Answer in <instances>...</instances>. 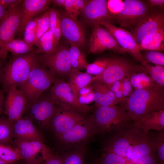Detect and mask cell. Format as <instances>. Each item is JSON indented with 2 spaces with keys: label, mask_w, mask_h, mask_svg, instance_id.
Here are the masks:
<instances>
[{
  "label": "cell",
  "mask_w": 164,
  "mask_h": 164,
  "mask_svg": "<svg viewBox=\"0 0 164 164\" xmlns=\"http://www.w3.org/2000/svg\"><path fill=\"white\" fill-rule=\"evenodd\" d=\"M164 27L163 13L152 10L131 30V33L139 45L148 42L157 32Z\"/></svg>",
  "instance_id": "cell-10"
},
{
  "label": "cell",
  "mask_w": 164,
  "mask_h": 164,
  "mask_svg": "<svg viewBox=\"0 0 164 164\" xmlns=\"http://www.w3.org/2000/svg\"><path fill=\"white\" fill-rule=\"evenodd\" d=\"M84 155L80 151L68 154L63 159V164H84Z\"/></svg>",
  "instance_id": "cell-43"
},
{
  "label": "cell",
  "mask_w": 164,
  "mask_h": 164,
  "mask_svg": "<svg viewBox=\"0 0 164 164\" xmlns=\"http://www.w3.org/2000/svg\"><path fill=\"white\" fill-rule=\"evenodd\" d=\"M62 35V31L60 24V20L56 27L53 35L55 42L58 46L59 41Z\"/></svg>",
  "instance_id": "cell-50"
},
{
  "label": "cell",
  "mask_w": 164,
  "mask_h": 164,
  "mask_svg": "<svg viewBox=\"0 0 164 164\" xmlns=\"http://www.w3.org/2000/svg\"><path fill=\"white\" fill-rule=\"evenodd\" d=\"M68 77L67 83L75 99L78 101V97L80 91L83 87L91 83L93 77L87 73L72 70Z\"/></svg>",
  "instance_id": "cell-25"
},
{
  "label": "cell",
  "mask_w": 164,
  "mask_h": 164,
  "mask_svg": "<svg viewBox=\"0 0 164 164\" xmlns=\"http://www.w3.org/2000/svg\"><path fill=\"white\" fill-rule=\"evenodd\" d=\"M120 107L128 113L135 124L154 112L164 110V87L157 84L150 88L134 90L120 103Z\"/></svg>",
  "instance_id": "cell-1"
},
{
  "label": "cell",
  "mask_w": 164,
  "mask_h": 164,
  "mask_svg": "<svg viewBox=\"0 0 164 164\" xmlns=\"http://www.w3.org/2000/svg\"><path fill=\"white\" fill-rule=\"evenodd\" d=\"M37 49L35 53H47L53 51L57 46L52 32L48 30L44 33L35 44Z\"/></svg>",
  "instance_id": "cell-28"
},
{
  "label": "cell",
  "mask_w": 164,
  "mask_h": 164,
  "mask_svg": "<svg viewBox=\"0 0 164 164\" xmlns=\"http://www.w3.org/2000/svg\"><path fill=\"white\" fill-rule=\"evenodd\" d=\"M53 84L50 94L56 103L69 105L85 114L91 109L89 106L83 105L75 99L67 82L62 79L56 78Z\"/></svg>",
  "instance_id": "cell-19"
},
{
  "label": "cell",
  "mask_w": 164,
  "mask_h": 164,
  "mask_svg": "<svg viewBox=\"0 0 164 164\" xmlns=\"http://www.w3.org/2000/svg\"><path fill=\"white\" fill-rule=\"evenodd\" d=\"M108 0H87L81 13L85 21L91 24L98 21L106 20L112 23V17L107 7Z\"/></svg>",
  "instance_id": "cell-20"
},
{
  "label": "cell",
  "mask_w": 164,
  "mask_h": 164,
  "mask_svg": "<svg viewBox=\"0 0 164 164\" xmlns=\"http://www.w3.org/2000/svg\"><path fill=\"white\" fill-rule=\"evenodd\" d=\"M38 57L39 63L56 78L69 77L71 72L69 49L63 45L58 44L52 52L43 53Z\"/></svg>",
  "instance_id": "cell-6"
},
{
  "label": "cell",
  "mask_w": 164,
  "mask_h": 164,
  "mask_svg": "<svg viewBox=\"0 0 164 164\" xmlns=\"http://www.w3.org/2000/svg\"><path fill=\"white\" fill-rule=\"evenodd\" d=\"M163 129L158 131L155 135L156 153L160 164H164V132Z\"/></svg>",
  "instance_id": "cell-40"
},
{
  "label": "cell",
  "mask_w": 164,
  "mask_h": 164,
  "mask_svg": "<svg viewBox=\"0 0 164 164\" xmlns=\"http://www.w3.org/2000/svg\"><path fill=\"white\" fill-rule=\"evenodd\" d=\"M144 57L148 63L149 62L156 65L164 67V54L161 52L150 51Z\"/></svg>",
  "instance_id": "cell-41"
},
{
  "label": "cell",
  "mask_w": 164,
  "mask_h": 164,
  "mask_svg": "<svg viewBox=\"0 0 164 164\" xmlns=\"http://www.w3.org/2000/svg\"><path fill=\"white\" fill-rule=\"evenodd\" d=\"M66 0H52L51 3L55 5L60 7H64Z\"/></svg>",
  "instance_id": "cell-55"
},
{
  "label": "cell",
  "mask_w": 164,
  "mask_h": 164,
  "mask_svg": "<svg viewBox=\"0 0 164 164\" xmlns=\"http://www.w3.org/2000/svg\"><path fill=\"white\" fill-rule=\"evenodd\" d=\"M92 30L89 42V52L99 53L111 50L119 53H125L111 34L100 24L93 25Z\"/></svg>",
  "instance_id": "cell-14"
},
{
  "label": "cell",
  "mask_w": 164,
  "mask_h": 164,
  "mask_svg": "<svg viewBox=\"0 0 164 164\" xmlns=\"http://www.w3.org/2000/svg\"><path fill=\"white\" fill-rule=\"evenodd\" d=\"M156 153L155 134L144 132L138 125L133 128L130 147L126 159H129Z\"/></svg>",
  "instance_id": "cell-12"
},
{
  "label": "cell",
  "mask_w": 164,
  "mask_h": 164,
  "mask_svg": "<svg viewBox=\"0 0 164 164\" xmlns=\"http://www.w3.org/2000/svg\"><path fill=\"white\" fill-rule=\"evenodd\" d=\"M147 3L151 8L154 6L162 7L164 5V0H149Z\"/></svg>",
  "instance_id": "cell-52"
},
{
  "label": "cell",
  "mask_w": 164,
  "mask_h": 164,
  "mask_svg": "<svg viewBox=\"0 0 164 164\" xmlns=\"http://www.w3.org/2000/svg\"><path fill=\"white\" fill-rule=\"evenodd\" d=\"M0 158L6 162L14 164L21 157L16 148L9 144H0Z\"/></svg>",
  "instance_id": "cell-32"
},
{
  "label": "cell",
  "mask_w": 164,
  "mask_h": 164,
  "mask_svg": "<svg viewBox=\"0 0 164 164\" xmlns=\"http://www.w3.org/2000/svg\"><path fill=\"white\" fill-rule=\"evenodd\" d=\"M90 116L96 135L115 133L128 127L134 122L127 112L120 106L96 108L93 114Z\"/></svg>",
  "instance_id": "cell-2"
},
{
  "label": "cell",
  "mask_w": 164,
  "mask_h": 164,
  "mask_svg": "<svg viewBox=\"0 0 164 164\" xmlns=\"http://www.w3.org/2000/svg\"><path fill=\"white\" fill-rule=\"evenodd\" d=\"M125 164H135L131 162H130L127 160V162H126Z\"/></svg>",
  "instance_id": "cell-58"
},
{
  "label": "cell",
  "mask_w": 164,
  "mask_h": 164,
  "mask_svg": "<svg viewBox=\"0 0 164 164\" xmlns=\"http://www.w3.org/2000/svg\"><path fill=\"white\" fill-rule=\"evenodd\" d=\"M39 63V57L35 53L15 56L7 64L2 71L1 80L6 91L16 87L27 78L32 69Z\"/></svg>",
  "instance_id": "cell-3"
},
{
  "label": "cell",
  "mask_w": 164,
  "mask_h": 164,
  "mask_svg": "<svg viewBox=\"0 0 164 164\" xmlns=\"http://www.w3.org/2000/svg\"><path fill=\"white\" fill-rule=\"evenodd\" d=\"M50 0H24L22 4L23 16L19 30L24 31L26 24L34 17L48 8Z\"/></svg>",
  "instance_id": "cell-24"
},
{
  "label": "cell",
  "mask_w": 164,
  "mask_h": 164,
  "mask_svg": "<svg viewBox=\"0 0 164 164\" xmlns=\"http://www.w3.org/2000/svg\"><path fill=\"white\" fill-rule=\"evenodd\" d=\"M50 20L49 29L53 35L55 29L60 20V13L54 8L49 10Z\"/></svg>",
  "instance_id": "cell-45"
},
{
  "label": "cell",
  "mask_w": 164,
  "mask_h": 164,
  "mask_svg": "<svg viewBox=\"0 0 164 164\" xmlns=\"http://www.w3.org/2000/svg\"><path fill=\"white\" fill-rule=\"evenodd\" d=\"M5 98L2 92L0 90V114L4 109Z\"/></svg>",
  "instance_id": "cell-53"
},
{
  "label": "cell",
  "mask_w": 164,
  "mask_h": 164,
  "mask_svg": "<svg viewBox=\"0 0 164 164\" xmlns=\"http://www.w3.org/2000/svg\"><path fill=\"white\" fill-rule=\"evenodd\" d=\"M138 46L140 50L164 51V27L157 32L148 42Z\"/></svg>",
  "instance_id": "cell-30"
},
{
  "label": "cell",
  "mask_w": 164,
  "mask_h": 164,
  "mask_svg": "<svg viewBox=\"0 0 164 164\" xmlns=\"http://www.w3.org/2000/svg\"><path fill=\"white\" fill-rule=\"evenodd\" d=\"M87 0H66L64 7L65 14L73 19H77V17L82 12Z\"/></svg>",
  "instance_id": "cell-33"
},
{
  "label": "cell",
  "mask_w": 164,
  "mask_h": 164,
  "mask_svg": "<svg viewBox=\"0 0 164 164\" xmlns=\"http://www.w3.org/2000/svg\"><path fill=\"white\" fill-rule=\"evenodd\" d=\"M32 50L24 40L21 39H14L4 43L1 48V52L6 57L8 52L17 56L30 53Z\"/></svg>",
  "instance_id": "cell-27"
},
{
  "label": "cell",
  "mask_w": 164,
  "mask_h": 164,
  "mask_svg": "<svg viewBox=\"0 0 164 164\" xmlns=\"http://www.w3.org/2000/svg\"><path fill=\"white\" fill-rule=\"evenodd\" d=\"M96 135L94 125L90 116L56 136L63 144L71 145L87 141Z\"/></svg>",
  "instance_id": "cell-15"
},
{
  "label": "cell",
  "mask_w": 164,
  "mask_h": 164,
  "mask_svg": "<svg viewBox=\"0 0 164 164\" xmlns=\"http://www.w3.org/2000/svg\"><path fill=\"white\" fill-rule=\"evenodd\" d=\"M78 101L80 104L84 106L94 101V94L93 88L90 84L81 88L80 91Z\"/></svg>",
  "instance_id": "cell-39"
},
{
  "label": "cell",
  "mask_w": 164,
  "mask_h": 164,
  "mask_svg": "<svg viewBox=\"0 0 164 164\" xmlns=\"http://www.w3.org/2000/svg\"><path fill=\"white\" fill-rule=\"evenodd\" d=\"M104 27L112 35L125 52L130 54L142 64L148 63L142 54L134 37L129 31L118 27L106 20L97 22Z\"/></svg>",
  "instance_id": "cell-9"
},
{
  "label": "cell",
  "mask_w": 164,
  "mask_h": 164,
  "mask_svg": "<svg viewBox=\"0 0 164 164\" xmlns=\"http://www.w3.org/2000/svg\"><path fill=\"white\" fill-rule=\"evenodd\" d=\"M144 72L148 74L158 85L164 86V67L160 66L150 65L146 63L142 64Z\"/></svg>",
  "instance_id": "cell-34"
},
{
  "label": "cell",
  "mask_w": 164,
  "mask_h": 164,
  "mask_svg": "<svg viewBox=\"0 0 164 164\" xmlns=\"http://www.w3.org/2000/svg\"><path fill=\"white\" fill-rule=\"evenodd\" d=\"M60 13V24L62 35L70 45L80 48L86 43L85 32L82 24L77 19Z\"/></svg>",
  "instance_id": "cell-17"
},
{
  "label": "cell",
  "mask_w": 164,
  "mask_h": 164,
  "mask_svg": "<svg viewBox=\"0 0 164 164\" xmlns=\"http://www.w3.org/2000/svg\"><path fill=\"white\" fill-rule=\"evenodd\" d=\"M90 84L93 88L94 101L96 108L114 106L120 103L119 101L116 99L114 93L106 84L99 81H94Z\"/></svg>",
  "instance_id": "cell-23"
},
{
  "label": "cell",
  "mask_w": 164,
  "mask_h": 164,
  "mask_svg": "<svg viewBox=\"0 0 164 164\" xmlns=\"http://www.w3.org/2000/svg\"><path fill=\"white\" fill-rule=\"evenodd\" d=\"M43 164H63V159L52 154L46 159Z\"/></svg>",
  "instance_id": "cell-48"
},
{
  "label": "cell",
  "mask_w": 164,
  "mask_h": 164,
  "mask_svg": "<svg viewBox=\"0 0 164 164\" xmlns=\"http://www.w3.org/2000/svg\"><path fill=\"white\" fill-rule=\"evenodd\" d=\"M138 74L140 78V81L135 90L152 88L157 84L152 78L145 73L139 72L138 73Z\"/></svg>",
  "instance_id": "cell-42"
},
{
  "label": "cell",
  "mask_w": 164,
  "mask_h": 164,
  "mask_svg": "<svg viewBox=\"0 0 164 164\" xmlns=\"http://www.w3.org/2000/svg\"><path fill=\"white\" fill-rule=\"evenodd\" d=\"M113 58H99L93 63L88 64L85 69L86 73L91 75H98L102 73L111 63Z\"/></svg>",
  "instance_id": "cell-35"
},
{
  "label": "cell",
  "mask_w": 164,
  "mask_h": 164,
  "mask_svg": "<svg viewBox=\"0 0 164 164\" xmlns=\"http://www.w3.org/2000/svg\"><path fill=\"white\" fill-rule=\"evenodd\" d=\"M138 73L134 74L128 77L129 81L132 87L135 89L134 90L138 87L140 81V78Z\"/></svg>",
  "instance_id": "cell-49"
},
{
  "label": "cell",
  "mask_w": 164,
  "mask_h": 164,
  "mask_svg": "<svg viewBox=\"0 0 164 164\" xmlns=\"http://www.w3.org/2000/svg\"><path fill=\"white\" fill-rule=\"evenodd\" d=\"M0 164H14L12 163L6 162L0 158Z\"/></svg>",
  "instance_id": "cell-57"
},
{
  "label": "cell",
  "mask_w": 164,
  "mask_h": 164,
  "mask_svg": "<svg viewBox=\"0 0 164 164\" xmlns=\"http://www.w3.org/2000/svg\"><path fill=\"white\" fill-rule=\"evenodd\" d=\"M135 164H160L156 153L127 159Z\"/></svg>",
  "instance_id": "cell-44"
},
{
  "label": "cell",
  "mask_w": 164,
  "mask_h": 164,
  "mask_svg": "<svg viewBox=\"0 0 164 164\" xmlns=\"http://www.w3.org/2000/svg\"><path fill=\"white\" fill-rule=\"evenodd\" d=\"M56 106L54 100L49 96L43 94L32 101L27 104V110L31 119H33L42 127L50 126Z\"/></svg>",
  "instance_id": "cell-11"
},
{
  "label": "cell",
  "mask_w": 164,
  "mask_h": 164,
  "mask_svg": "<svg viewBox=\"0 0 164 164\" xmlns=\"http://www.w3.org/2000/svg\"><path fill=\"white\" fill-rule=\"evenodd\" d=\"M50 20L49 10L41 16L37 17L36 34L35 45L41 36L49 29Z\"/></svg>",
  "instance_id": "cell-37"
},
{
  "label": "cell",
  "mask_w": 164,
  "mask_h": 164,
  "mask_svg": "<svg viewBox=\"0 0 164 164\" xmlns=\"http://www.w3.org/2000/svg\"><path fill=\"white\" fill-rule=\"evenodd\" d=\"M144 132L164 128V110L152 113L143 117L137 125Z\"/></svg>",
  "instance_id": "cell-26"
},
{
  "label": "cell",
  "mask_w": 164,
  "mask_h": 164,
  "mask_svg": "<svg viewBox=\"0 0 164 164\" xmlns=\"http://www.w3.org/2000/svg\"><path fill=\"white\" fill-rule=\"evenodd\" d=\"M13 142L14 146L19 151L21 159L27 164H39L52 154L43 142L14 139Z\"/></svg>",
  "instance_id": "cell-13"
},
{
  "label": "cell",
  "mask_w": 164,
  "mask_h": 164,
  "mask_svg": "<svg viewBox=\"0 0 164 164\" xmlns=\"http://www.w3.org/2000/svg\"><path fill=\"white\" fill-rule=\"evenodd\" d=\"M127 159L115 153L103 152L98 164H125Z\"/></svg>",
  "instance_id": "cell-38"
},
{
  "label": "cell",
  "mask_w": 164,
  "mask_h": 164,
  "mask_svg": "<svg viewBox=\"0 0 164 164\" xmlns=\"http://www.w3.org/2000/svg\"><path fill=\"white\" fill-rule=\"evenodd\" d=\"M141 72H144L142 65H137L123 58L114 57L102 73L92 77L91 82L97 81L108 84Z\"/></svg>",
  "instance_id": "cell-7"
},
{
  "label": "cell",
  "mask_w": 164,
  "mask_h": 164,
  "mask_svg": "<svg viewBox=\"0 0 164 164\" xmlns=\"http://www.w3.org/2000/svg\"><path fill=\"white\" fill-rule=\"evenodd\" d=\"M99 163V159L95 161L94 164H98Z\"/></svg>",
  "instance_id": "cell-59"
},
{
  "label": "cell",
  "mask_w": 164,
  "mask_h": 164,
  "mask_svg": "<svg viewBox=\"0 0 164 164\" xmlns=\"http://www.w3.org/2000/svg\"><path fill=\"white\" fill-rule=\"evenodd\" d=\"M4 109L7 118L12 122L21 118L25 111L27 102L22 92L16 87L6 91Z\"/></svg>",
  "instance_id": "cell-18"
},
{
  "label": "cell",
  "mask_w": 164,
  "mask_h": 164,
  "mask_svg": "<svg viewBox=\"0 0 164 164\" xmlns=\"http://www.w3.org/2000/svg\"><path fill=\"white\" fill-rule=\"evenodd\" d=\"M128 77L123 79V91L122 94L125 98L129 97L134 91Z\"/></svg>",
  "instance_id": "cell-46"
},
{
  "label": "cell",
  "mask_w": 164,
  "mask_h": 164,
  "mask_svg": "<svg viewBox=\"0 0 164 164\" xmlns=\"http://www.w3.org/2000/svg\"><path fill=\"white\" fill-rule=\"evenodd\" d=\"M56 104V109L50 126L56 136L87 117L85 114L69 105Z\"/></svg>",
  "instance_id": "cell-8"
},
{
  "label": "cell",
  "mask_w": 164,
  "mask_h": 164,
  "mask_svg": "<svg viewBox=\"0 0 164 164\" xmlns=\"http://www.w3.org/2000/svg\"><path fill=\"white\" fill-rule=\"evenodd\" d=\"M122 80L107 84L106 85L112 92L114 93L119 90Z\"/></svg>",
  "instance_id": "cell-51"
},
{
  "label": "cell",
  "mask_w": 164,
  "mask_h": 164,
  "mask_svg": "<svg viewBox=\"0 0 164 164\" xmlns=\"http://www.w3.org/2000/svg\"><path fill=\"white\" fill-rule=\"evenodd\" d=\"M56 78L39 63L32 69L27 79L17 88L22 93L28 104L47 89Z\"/></svg>",
  "instance_id": "cell-4"
},
{
  "label": "cell",
  "mask_w": 164,
  "mask_h": 164,
  "mask_svg": "<svg viewBox=\"0 0 164 164\" xmlns=\"http://www.w3.org/2000/svg\"><path fill=\"white\" fill-rule=\"evenodd\" d=\"M37 18H34L29 21L24 30L23 40L32 48L35 45L36 37Z\"/></svg>",
  "instance_id": "cell-36"
},
{
  "label": "cell",
  "mask_w": 164,
  "mask_h": 164,
  "mask_svg": "<svg viewBox=\"0 0 164 164\" xmlns=\"http://www.w3.org/2000/svg\"><path fill=\"white\" fill-rule=\"evenodd\" d=\"M114 133L105 143L103 151L113 152L126 158L131 144L132 124Z\"/></svg>",
  "instance_id": "cell-21"
},
{
  "label": "cell",
  "mask_w": 164,
  "mask_h": 164,
  "mask_svg": "<svg viewBox=\"0 0 164 164\" xmlns=\"http://www.w3.org/2000/svg\"><path fill=\"white\" fill-rule=\"evenodd\" d=\"M23 1L21 0H0V3L7 9L20 5Z\"/></svg>",
  "instance_id": "cell-47"
},
{
  "label": "cell",
  "mask_w": 164,
  "mask_h": 164,
  "mask_svg": "<svg viewBox=\"0 0 164 164\" xmlns=\"http://www.w3.org/2000/svg\"><path fill=\"white\" fill-rule=\"evenodd\" d=\"M23 16L22 6L20 5L7 9L4 18L0 21V51L4 43L14 39L19 30Z\"/></svg>",
  "instance_id": "cell-16"
},
{
  "label": "cell",
  "mask_w": 164,
  "mask_h": 164,
  "mask_svg": "<svg viewBox=\"0 0 164 164\" xmlns=\"http://www.w3.org/2000/svg\"><path fill=\"white\" fill-rule=\"evenodd\" d=\"M13 123L7 118H0V144H9L13 141Z\"/></svg>",
  "instance_id": "cell-31"
},
{
  "label": "cell",
  "mask_w": 164,
  "mask_h": 164,
  "mask_svg": "<svg viewBox=\"0 0 164 164\" xmlns=\"http://www.w3.org/2000/svg\"><path fill=\"white\" fill-rule=\"evenodd\" d=\"M6 58L2 53L0 51V65L1 64L2 62L4 61L5 60Z\"/></svg>",
  "instance_id": "cell-56"
},
{
  "label": "cell",
  "mask_w": 164,
  "mask_h": 164,
  "mask_svg": "<svg viewBox=\"0 0 164 164\" xmlns=\"http://www.w3.org/2000/svg\"><path fill=\"white\" fill-rule=\"evenodd\" d=\"M151 11L147 2L143 1L123 0L121 9L113 16V19L122 27L131 30Z\"/></svg>",
  "instance_id": "cell-5"
},
{
  "label": "cell",
  "mask_w": 164,
  "mask_h": 164,
  "mask_svg": "<svg viewBox=\"0 0 164 164\" xmlns=\"http://www.w3.org/2000/svg\"><path fill=\"white\" fill-rule=\"evenodd\" d=\"M13 138L20 140L39 141L43 138L29 117H22L13 122Z\"/></svg>",
  "instance_id": "cell-22"
},
{
  "label": "cell",
  "mask_w": 164,
  "mask_h": 164,
  "mask_svg": "<svg viewBox=\"0 0 164 164\" xmlns=\"http://www.w3.org/2000/svg\"><path fill=\"white\" fill-rule=\"evenodd\" d=\"M7 11V9L0 3V21L5 16Z\"/></svg>",
  "instance_id": "cell-54"
},
{
  "label": "cell",
  "mask_w": 164,
  "mask_h": 164,
  "mask_svg": "<svg viewBox=\"0 0 164 164\" xmlns=\"http://www.w3.org/2000/svg\"><path fill=\"white\" fill-rule=\"evenodd\" d=\"M70 45L69 53L72 70H80L85 69L88 63L85 54L78 47Z\"/></svg>",
  "instance_id": "cell-29"
}]
</instances>
